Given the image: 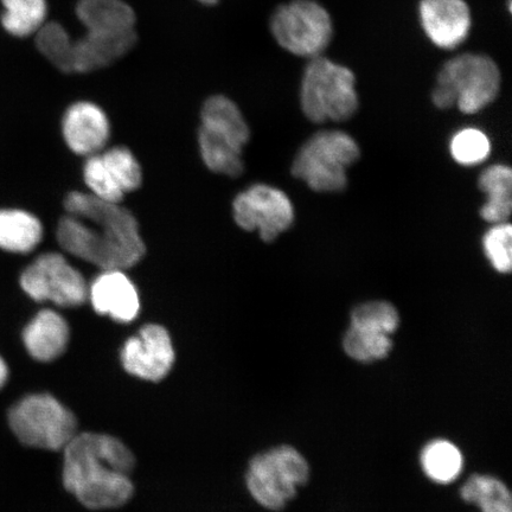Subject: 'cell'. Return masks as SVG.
<instances>
[{
	"mask_svg": "<svg viewBox=\"0 0 512 512\" xmlns=\"http://www.w3.org/2000/svg\"><path fill=\"white\" fill-rule=\"evenodd\" d=\"M67 216L57 227L64 251L104 270H127L145 255V243L130 210L75 191L64 201Z\"/></svg>",
	"mask_w": 512,
	"mask_h": 512,
	"instance_id": "6da1fadb",
	"label": "cell"
},
{
	"mask_svg": "<svg viewBox=\"0 0 512 512\" xmlns=\"http://www.w3.org/2000/svg\"><path fill=\"white\" fill-rule=\"evenodd\" d=\"M133 453L111 435L76 434L64 447L63 484L70 494L92 510L123 507L134 486Z\"/></svg>",
	"mask_w": 512,
	"mask_h": 512,
	"instance_id": "7a4b0ae2",
	"label": "cell"
},
{
	"mask_svg": "<svg viewBox=\"0 0 512 512\" xmlns=\"http://www.w3.org/2000/svg\"><path fill=\"white\" fill-rule=\"evenodd\" d=\"M501 81V72L491 57L458 55L441 68L432 100L440 110L457 106L464 114H475L496 100Z\"/></svg>",
	"mask_w": 512,
	"mask_h": 512,
	"instance_id": "3957f363",
	"label": "cell"
},
{
	"mask_svg": "<svg viewBox=\"0 0 512 512\" xmlns=\"http://www.w3.org/2000/svg\"><path fill=\"white\" fill-rule=\"evenodd\" d=\"M300 104L313 123L350 119L358 108L355 74L323 56L311 59L303 75Z\"/></svg>",
	"mask_w": 512,
	"mask_h": 512,
	"instance_id": "277c9868",
	"label": "cell"
},
{
	"mask_svg": "<svg viewBox=\"0 0 512 512\" xmlns=\"http://www.w3.org/2000/svg\"><path fill=\"white\" fill-rule=\"evenodd\" d=\"M360 157V149L349 134L319 132L300 149L292 166L294 177L312 190L338 192L347 187V171Z\"/></svg>",
	"mask_w": 512,
	"mask_h": 512,
	"instance_id": "5b68a950",
	"label": "cell"
},
{
	"mask_svg": "<svg viewBox=\"0 0 512 512\" xmlns=\"http://www.w3.org/2000/svg\"><path fill=\"white\" fill-rule=\"evenodd\" d=\"M9 424L22 444L48 451L66 447L78 428L75 415L47 393L19 400L10 409Z\"/></svg>",
	"mask_w": 512,
	"mask_h": 512,
	"instance_id": "8992f818",
	"label": "cell"
},
{
	"mask_svg": "<svg viewBox=\"0 0 512 512\" xmlns=\"http://www.w3.org/2000/svg\"><path fill=\"white\" fill-rule=\"evenodd\" d=\"M310 467L296 448L280 446L252 459L247 488L262 507L279 511L309 482Z\"/></svg>",
	"mask_w": 512,
	"mask_h": 512,
	"instance_id": "52a82bcc",
	"label": "cell"
},
{
	"mask_svg": "<svg viewBox=\"0 0 512 512\" xmlns=\"http://www.w3.org/2000/svg\"><path fill=\"white\" fill-rule=\"evenodd\" d=\"M271 31L279 46L299 57L322 56L334 37V23L315 0H292L275 10Z\"/></svg>",
	"mask_w": 512,
	"mask_h": 512,
	"instance_id": "ba28073f",
	"label": "cell"
},
{
	"mask_svg": "<svg viewBox=\"0 0 512 512\" xmlns=\"http://www.w3.org/2000/svg\"><path fill=\"white\" fill-rule=\"evenodd\" d=\"M23 291L35 302H53L76 307L86 302L88 286L82 274L61 254L47 253L37 258L21 277Z\"/></svg>",
	"mask_w": 512,
	"mask_h": 512,
	"instance_id": "9c48e42d",
	"label": "cell"
},
{
	"mask_svg": "<svg viewBox=\"0 0 512 512\" xmlns=\"http://www.w3.org/2000/svg\"><path fill=\"white\" fill-rule=\"evenodd\" d=\"M234 219L248 232L258 230L260 238L272 242L294 221V209L285 192L256 184L235 198Z\"/></svg>",
	"mask_w": 512,
	"mask_h": 512,
	"instance_id": "30bf717a",
	"label": "cell"
},
{
	"mask_svg": "<svg viewBox=\"0 0 512 512\" xmlns=\"http://www.w3.org/2000/svg\"><path fill=\"white\" fill-rule=\"evenodd\" d=\"M121 363L128 374L159 382L169 375L175 363V349L168 330L162 325H145L138 336L127 339Z\"/></svg>",
	"mask_w": 512,
	"mask_h": 512,
	"instance_id": "8fae6325",
	"label": "cell"
},
{
	"mask_svg": "<svg viewBox=\"0 0 512 512\" xmlns=\"http://www.w3.org/2000/svg\"><path fill=\"white\" fill-rule=\"evenodd\" d=\"M422 30L435 47L453 50L470 35L472 15L465 0H420Z\"/></svg>",
	"mask_w": 512,
	"mask_h": 512,
	"instance_id": "7c38bea8",
	"label": "cell"
},
{
	"mask_svg": "<svg viewBox=\"0 0 512 512\" xmlns=\"http://www.w3.org/2000/svg\"><path fill=\"white\" fill-rule=\"evenodd\" d=\"M64 140L76 155L93 156L104 149L110 138V121L98 105L76 102L64 114Z\"/></svg>",
	"mask_w": 512,
	"mask_h": 512,
	"instance_id": "4fadbf2b",
	"label": "cell"
},
{
	"mask_svg": "<svg viewBox=\"0 0 512 512\" xmlns=\"http://www.w3.org/2000/svg\"><path fill=\"white\" fill-rule=\"evenodd\" d=\"M93 309L119 323H130L140 311L136 286L123 270H104L88 288Z\"/></svg>",
	"mask_w": 512,
	"mask_h": 512,
	"instance_id": "5bb4252c",
	"label": "cell"
},
{
	"mask_svg": "<svg viewBox=\"0 0 512 512\" xmlns=\"http://www.w3.org/2000/svg\"><path fill=\"white\" fill-rule=\"evenodd\" d=\"M137 41L134 30L124 32L88 31L74 44L73 73H89L110 66L130 51Z\"/></svg>",
	"mask_w": 512,
	"mask_h": 512,
	"instance_id": "9a60e30c",
	"label": "cell"
},
{
	"mask_svg": "<svg viewBox=\"0 0 512 512\" xmlns=\"http://www.w3.org/2000/svg\"><path fill=\"white\" fill-rule=\"evenodd\" d=\"M69 335L66 319L53 310H42L25 326L23 343L34 360L51 362L64 354Z\"/></svg>",
	"mask_w": 512,
	"mask_h": 512,
	"instance_id": "2e32d148",
	"label": "cell"
},
{
	"mask_svg": "<svg viewBox=\"0 0 512 512\" xmlns=\"http://www.w3.org/2000/svg\"><path fill=\"white\" fill-rule=\"evenodd\" d=\"M202 127L217 134L228 142L243 149L248 143L249 132L246 120L238 106L226 96L217 95L210 98L203 106Z\"/></svg>",
	"mask_w": 512,
	"mask_h": 512,
	"instance_id": "e0dca14e",
	"label": "cell"
},
{
	"mask_svg": "<svg viewBox=\"0 0 512 512\" xmlns=\"http://www.w3.org/2000/svg\"><path fill=\"white\" fill-rule=\"evenodd\" d=\"M76 15L88 31L124 32L136 24L133 9L123 0H80Z\"/></svg>",
	"mask_w": 512,
	"mask_h": 512,
	"instance_id": "ac0fdd59",
	"label": "cell"
},
{
	"mask_svg": "<svg viewBox=\"0 0 512 512\" xmlns=\"http://www.w3.org/2000/svg\"><path fill=\"white\" fill-rule=\"evenodd\" d=\"M479 188L488 195V202L480 210L483 219L492 224L507 222L512 209V172L509 166H490L480 175Z\"/></svg>",
	"mask_w": 512,
	"mask_h": 512,
	"instance_id": "d6986e66",
	"label": "cell"
},
{
	"mask_svg": "<svg viewBox=\"0 0 512 512\" xmlns=\"http://www.w3.org/2000/svg\"><path fill=\"white\" fill-rule=\"evenodd\" d=\"M43 228L36 216L24 210H0V249L29 253L41 242Z\"/></svg>",
	"mask_w": 512,
	"mask_h": 512,
	"instance_id": "ffe728a7",
	"label": "cell"
},
{
	"mask_svg": "<svg viewBox=\"0 0 512 512\" xmlns=\"http://www.w3.org/2000/svg\"><path fill=\"white\" fill-rule=\"evenodd\" d=\"M465 502L476 504L482 512H512V498L507 485L501 480L473 475L460 489Z\"/></svg>",
	"mask_w": 512,
	"mask_h": 512,
	"instance_id": "44dd1931",
	"label": "cell"
},
{
	"mask_svg": "<svg viewBox=\"0 0 512 512\" xmlns=\"http://www.w3.org/2000/svg\"><path fill=\"white\" fill-rule=\"evenodd\" d=\"M204 163L216 174L238 177L242 174V150L217 134L201 127L198 134Z\"/></svg>",
	"mask_w": 512,
	"mask_h": 512,
	"instance_id": "7402d4cb",
	"label": "cell"
},
{
	"mask_svg": "<svg viewBox=\"0 0 512 512\" xmlns=\"http://www.w3.org/2000/svg\"><path fill=\"white\" fill-rule=\"evenodd\" d=\"M392 347V339L386 332L355 324H351L343 341V348L348 356L362 363L386 358Z\"/></svg>",
	"mask_w": 512,
	"mask_h": 512,
	"instance_id": "603a6c76",
	"label": "cell"
},
{
	"mask_svg": "<svg viewBox=\"0 0 512 512\" xmlns=\"http://www.w3.org/2000/svg\"><path fill=\"white\" fill-rule=\"evenodd\" d=\"M463 456L450 441L435 440L421 453V465L428 478L440 484L452 483L463 470Z\"/></svg>",
	"mask_w": 512,
	"mask_h": 512,
	"instance_id": "cb8c5ba5",
	"label": "cell"
},
{
	"mask_svg": "<svg viewBox=\"0 0 512 512\" xmlns=\"http://www.w3.org/2000/svg\"><path fill=\"white\" fill-rule=\"evenodd\" d=\"M3 27L16 37H27L40 30L46 21V0H3Z\"/></svg>",
	"mask_w": 512,
	"mask_h": 512,
	"instance_id": "d4e9b609",
	"label": "cell"
},
{
	"mask_svg": "<svg viewBox=\"0 0 512 512\" xmlns=\"http://www.w3.org/2000/svg\"><path fill=\"white\" fill-rule=\"evenodd\" d=\"M38 50L64 73H73L75 41L59 23L42 25L36 37Z\"/></svg>",
	"mask_w": 512,
	"mask_h": 512,
	"instance_id": "484cf974",
	"label": "cell"
},
{
	"mask_svg": "<svg viewBox=\"0 0 512 512\" xmlns=\"http://www.w3.org/2000/svg\"><path fill=\"white\" fill-rule=\"evenodd\" d=\"M100 156L114 182L125 195L136 191L142 185V168L133 153L126 147H113L101 153Z\"/></svg>",
	"mask_w": 512,
	"mask_h": 512,
	"instance_id": "4316f807",
	"label": "cell"
},
{
	"mask_svg": "<svg viewBox=\"0 0 512 512\" xmlns=\"http://www.w3.org/2000/svg\"><path fill=\"white\" fill-rule=\"evenodd\" d=\"M486 258L499 273L508 274L512 268V228L508 222L497 223L483 238Z\"/></svg>",
	"mask_w": 512,
	"mask_h": 512,
	"instance_id": "83f0119b",
	"label": "cell"
},
{
	"mask_svg": "<svg viewBox=\"0 0 512 512\" xmlns=\"http://www.w3.org/2000/svg\"><path fill=\"white\" fill-rule=\"evenodd\" d=\"M83 177H85V182L91 189L92 195L100 200L113 203H121L124 200V192L113 181L99 153L88 157L85 168H83Z\"/></svg>",
	"mask_w": 512,
	"mask_h": 512,
	"instance_id": "f1b7e54d",
	"label": "cell"
},
{
	"mask_svg": "<svg viewBox=\"0 0 512 512\" xmlns=\"http://www.w3.org/2000/svg\"><path fill=\"white\" fill-rule=\"evenodd\" d=\"M491 150L488 137L475 128H466L453 137L451 152L459 164L471 166L484 162Z\"/></svg>",
	"mask_w": 512,
	"mask_h": 512,
	"instance_id": "f546056e",
	"label": "cell"
},
{
	"mask_svg": "<svg viewBox=\"0 0 512 512\" xmlns=\"http://www.w3.org/2000/svg\"><path fill=\"white\" fill-rule=\"evenodd\" d=\"M400 317L392 304L386 302H371L357 306L351 313V324L370 326L394 334L399 328Z\"/></svg>",
	"mask_w": 512,
	"mask_h": 512,
	"instance_id": "4dcf8cb0",
	"label": "cell"
},
{
	"mask_svg": "<svg viewBox=\"0 0 512 512\" xmlns=\"http://www.w3.org/2000/svg\"><path fill=\"white\" fill-rule=\"evenodd\" d=\"M9 379V367L8 364L4 361V358L0 356V388L5 386V383L8 382Z\"/></svg>",
	"mask_w": 512,
	"mask_h": 512,
	"instance_id": "1f68e13d",
	"label": "cell"
},
{
	"mask_svg": "<svg viewBox=\"0 0 512 512\" xmlns=\"http://www.w3.org/2000/svg\"><path fill=\"white\" fill-rule=\"evenodd\" d=\"M198 2L204 5H215L220 2V0H198Z\"/></svg>",
	"mask_w": 512,
	"mask_h": 512,
	"instance_id": "d6a6232c",
	"label": "cell"
}]
</instances>
